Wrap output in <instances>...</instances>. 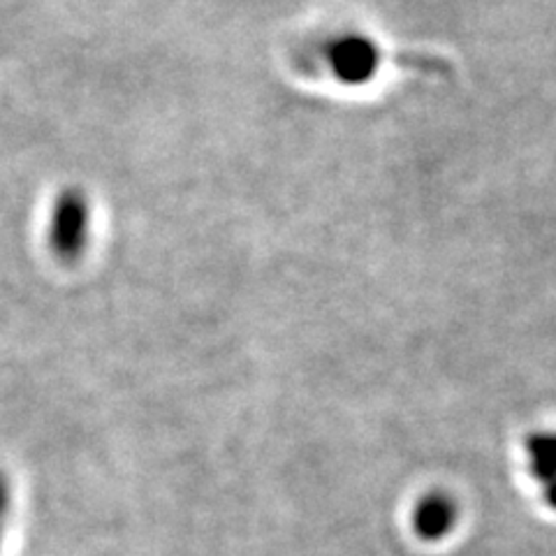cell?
I'll list each match as a JSON object with an SVG mask.
<instances>
[{"mask_svg": "<svg viewBox=\"0 0 556 556\" xmlns=\"http://www.w3.org/2000/svg\"><path fill=\"white\" fill-rule=\"evenodd\" d=\"M529 473L538 484L556 480V431H533L525 441Z\"/></svg>", "mask_w": 556, "mask_h": 556, "instance_id": "cell-4", "label": "cell"}, {"mask_svg": "<svg viewBox=\"0 0 556 556\" xmlns=\"http://www.w3.org/2000/svg\"><path fill=\"white\" fill-rule=\"evenodd\" d=\"M49 249L61 263H77L89 249L91 200L79 186H67L54 198L47 225Z\"/></svg>", "mask_w": 556, "mask_h": 556, "instance_id": "cell-1", "label": "cell"}, {"mask_svg": "<svg viewBox=\"0 0 556 556\" xmlns=\"http://www.w3.org/2000/svg\"><path fill=\"white\" fill-rule=\"evenodd\" d=\"M378 67V51L364 38H348L332 47V70L334 73L351 81L362 84L374 77Z\"/></svg>", "mask_w": 556, "mask_h": 556, "instance_id": "cell-3", "label": "cell"}, {"mask_svg": "<svg viewBox=\"0 0 556 556\" xmlns=\"http://www.w3.org/2000/svg\"><path fill=\"white\" fill-rule=\"evenodd\" d=\"M459 521V506L457 498L443 492L431 490L417 498L410 513V527L413 533L425 543H441L455 531Z\"/></svg>", "mask_w": 556, "mask_h": 556, "instance_id": "cell-2", "label": "cell"}, {"mask_svg": "<svg viewBox=\"0 0 556 556\" xmlns=\"http://www.w3.org/2000/svg\"><path fill=\"white\" fill-rule=\"evenodd\" d=\"M541 492H543L545 506H547L549 510H554V513H556V480L541 484Z\"/></svg>", "mask_w": 556, "mask_h": 556, "instance_id": "cell-5", "label": "cell"}]
</instances>
